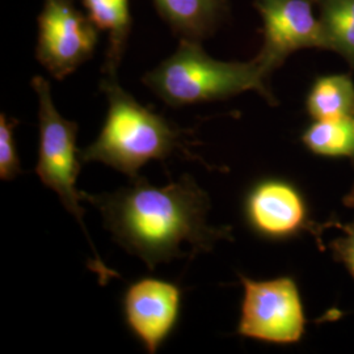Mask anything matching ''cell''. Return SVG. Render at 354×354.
<instances>
[{
	"instance_id": "cell-9",
	"label": "cell",
	"mask_w": 354,
	"mask_h": 354,
	"mask_svg": "<svg viewBox=\"0 0 354 354\" xmlns=\"http://www.w3.org/2000/svg\"><path fill=\"white\" fill-rule=\"evenodd\" d=\"M247 223L266 239L282 241L307 230L320 243L322 226L308 218L304 194L290 181L266 178L248 190L244 200Z\"/></svg>"
},
{
	"instance_id": "cell-7",
	"label": "cell",
	"mask_w": 354,
	"mask_h": 354,
	"mask_svg": "<svg viewBox=\"0 0 354 354\" xmlns=\"http://www.w3.org/2000/svg\"><path fill=\"white\" fill-rule=\"evenodd\" d=\"M264 23V41L257 64L272 75L294 51L317 48L327 50V38L311 0H254Z\"/></svg>"
},
{
	"instance_id": "cell-3",
	"label": "cell",
	"mask_w": 354,
	"mask_h": 354,
	"mask_svg": "<svg viewBox=\"0 0 354 354\" xmlns=\"http://www.w3.org/2000/svg\"><path fill=\"white\" fill-rule=\"evenodd\" d=\"M268 77L254 58L250 62L218 61L203 50L201 41L181 38L177 50L142 82L172 108L226 100L247 91L277 104L268 87Z\"/></svg>"
},
{
	"instance_id": "cell-2",
	"label": "cell",
	"mask_w": 354,
	"mask_h": 354,
	"mask_svg": "<svg viewBox=\"0 0 354 354\" xmlns=\"http://www.w3.org/2000/svg\"><path fill=\"white\" fill-rule=\"evenodd\" d=\"M100 88L108 112L97 138L80 150L83 163H102L136 180L152 160L165 162L177 153L196 159L187 131L137 102L118 84L117 75H104Z\"/></svg>"
},
{
	"instance_id": "cell-10",
	"label": "cell",
	"mask_w": 354,
	"mask_h": 354,
	"mask_svg": "<svg viewBox=\"0 0 354 354\" xmlns=\"http://www.w3.org/2000/svg\"><path fill=\"white\" fill-rule=\"evenodd\" d=\"M168 26L181 38L201 41L214 33L227 13V0H153Z\"/></svg>"
},
{
	"instance_id": "cell-15",
	"label": "cell",
	"mask_w": 354,
	"mask_h": 354,
	"mask_svg": "<svg viewBox=\"0 0 354 354\" xmlns=\"http://www.w3.org/2000/svg\"><path fill=\"white\" fill-rule=\"evenodd\" d=\"M17 125L16 118L0 114V178L3 181H12L23 174L15 136Z\"/></svg>"
},
{
	"instance_id": "cell-18",
	"label": "cell",
	"mask_w": 354,
	"mask_h": 354,
	"mask_svg": "<svg viewBox=\"0 0 354 354\" xmlns=\"http://www.w3.org/2000/svg\"><path fill=\"white\" fill-rule=\"evenodd\" d=\"M352 162H353V165H354V158H353V159H352Z\"/></svg>"
},
{
	"instance_id": "cell-13",
	"label": "cell",
	"mask_w": 354,
	"mask_h": 354,
	"mask_svg": "<svg viewBox=\"0 0 354 354\" xmlns=\"http://www.w3.org/2000/svg\"><path fill=\"white\" fill-rule=\"evenodd\" d=\"M327 50L340 54L354 68V0H317Z\"/></svg>"
},
{
	"instance_id": "cell-11",
	"label": "cell",
	"mask_w": 354,
	"mask_h": 354,
	"mask_svg": "<svg viewBox=\"0 0 354 354\" xmlns=\"http://www.w3.org/2000/svg\"><path fill=\"white\" fill-rule=\"evenodd\" d=\"M82 3L91 21L109 36L102 74L117 75L131 30L129 0H82Z\"/></svg>"
},
{
	"instance_id": "cell-6",
	"label": "cell",
	"mask_w": 354,
	"mask_h": 354,
	"mask_svg": "<svg viewBox=\"0 0 354 354\" xmlns=\"http://www.w3.org/2000/svg\"><path fill=\"white\" fill-rule=\"evenodd\" d=\"M37 21L36 58L54 79L64 80L92 58L99 29L74 0H44Z\"/></svg>"
},
{
	"instance_id": "cell-14",
	"label": "cell",
	"mask_w": 354,
	"mask_h": 354,
	"mask_svg": "<svg viewBox=\"0 0 354 354\" xmlns=\"http://www.w3.org/2000/svg\"><path fill=\"white\" fill-rule=\"evenodd\" d=\"M308 151L327 158H354V118L314 120L302 134Z\"/></svg>"
},
{
	"instance_id": "cell-17",
	"label": "cell",
	"mask_w": 354,
	"mask_h": 354,
	"mask_svg": "<svg viewBox=\"0 0 354 354\" xmlns=\"http://www.w3.org/2000/svg\"><path fill=\"white\" fill-rule=\"evenodd\" d=\"M344 205L351 209H354V185L351 192L344 197Z\"/></svg>"
},
{
	"instance_id": "cell-16",
	"label": "cell",
	"mask_w": 354,
	"mask_h": 354,
	"mask_svg": "<svg viewBox=\"0 0 354 354\" xmlns=\"http://www.w3.org/2000/svg\"><path fill=\"white\" fill-rule=\"evenodd\" d=\"M342 230V236L329 243V248L336 261L342 263L349 270L354 279V221L348 225H336Z\"/></svg>"
},
{
	"instance_id": "cell-12",
	"label": "cell",
	"mask_w": 354,
	"mask_h": 354,
	"mask_svg": "<svg viewBox=\"0 0 354 354\" xmlns=\"http://www.w3.org/2000/svg\"><path fill=\"white\" fill-rule=\"evenodd\" d=\"M306 109L314 120L354 118V82L345 74L320 76L306 99Z\"/></svg>"
},
{
	"instance_id": "cell-4",
	"label": "cell",
	"mask_w": 354,
	"mask_h": 354,
	"mask_svg": "<svg viewBox=\"0 0 354 354\" xmlns=\"http://www.w3.org/2000/svg\"><path fill=\"white\" fill-rule=\"evenodd\" d=\"M32 87L38 100V153L35 172L41 183L59 197L64 209L75 216L88 236L83 221L82 190L76 188L83 163L76 146L79 125L58 112L51 97L50 83L46 79L35 76Z\"/></svg>"
},
{
	"instance_id": "cell-5",
	"label": "cell",
	"mask_w": 354,
	"mask_h": 354,
	"mask_svg": "<svg viewBox=\"0 0 354 354\" xmlns=\"http://www.w3.org/2000/svg\"><path fill=\"white\" fill-rule=\"evenodd\" d=\"M243 286L236 333L257 342L289 345L301 342L306 315L301 291L289 276L256 281L239 274Z\"/></svg>"
},
{
	"instance_id": "cell-19",
	"label": "cell",
	"mask_w": 354,
	"mask_h": 354,
	"mask_svg": "<svg viewBox=\"0 0 354 354\" xmlns=\"http://www.w3.org/2000/svg\"><path fill=\"white\" fill-rule=\"evenodd\" d=\"M311 1H317V0H311Z\"/></svg>"
},
{
	"instance_id": "cell-8",
	"label": "cell",
	"mask_w": 354,
	"mask_h": 354,
	"mask_svg": "<svg viewBox=\"0 0 354 354\" xmlns=\"http://www.w3.org/2000/svg\"><path fill=\"white\" fill-rule=\"evenodd\" d=\"M183 304V290L175 283L143 277L127 286L122 297V313L127 328L155 354L176 328Z\"/></svg>"
},
{
	"instance_id": "cell-1",
	"label": "cell",
	"mask_w": 354,
	"mask_h": 354,
	"mask_svg": "<svg viewBox=\"0 0 354 354\" xmlns=\"http://www.w3.org/2000/svg\"><path fill=\"white\" fill-rule=\"evenodd\" d=\"M82 197L100 212L113 241L150 270L188 254L183 251L184 244L189 245L190 257H194L212 252L216 241L234 239L230 226L209 225V194L190 175L165 187L152 185L140 176L111 193L82 190Z\"/></svg>"
}]
</instances>
